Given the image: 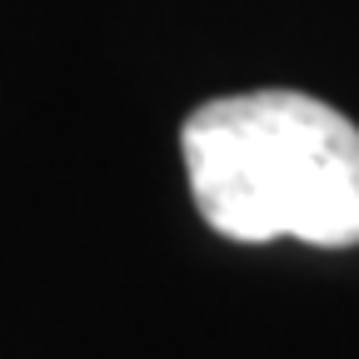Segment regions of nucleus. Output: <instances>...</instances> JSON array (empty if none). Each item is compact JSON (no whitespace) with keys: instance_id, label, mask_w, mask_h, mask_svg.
I'll list each match as a JSON object with an SVG mask.
<instances>
[{"instance_id":"1","label":"nucleus","mask_w":359,"mask_h":359,"mask_svg":"<svg viewBox=\"0 0 359 359\" xmlns=\"http://www.w3.org/2000/svg\"><path fill=\"white\" fill-rule=\"evenodd\" d=\"M190 195L210 230L240 245H359V125L299 90H250L200 105L185 130Z\"/></svg>"}]
</instances>
